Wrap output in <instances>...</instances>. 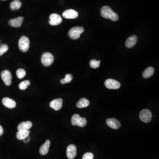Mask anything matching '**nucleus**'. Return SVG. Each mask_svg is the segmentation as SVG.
I'll list each match as a JSON object with an SVG mask.
<instances>
[{"label": "nucleus", "instance_id": "obj_18", "mask_svg": "<svg viewBox=\"0 0 159 159\" xmlns=\"http://www.w3.org/2000/svg\"><path fill=\"white\" fill-rule=\"evenodd\" d=\"M90 102L89 100L85 98H82L79 100L76 104V106L78 108H82L89 106Z\"/></svg>", "mask_w": 159, "mask_h": 159}, {"label": "nucleus", "instance_id": "obj_9", "mask_svg": "<svg viewBox=\"0 0 159 159\" xmlns=\"http://www.w3.org/2000/svg\"><path fill=\"white\" fill-rule=\"evenodd\" d=\"M62 16L64 18L68 19H75L78 16V12L74 10H68L63 12Z\"/></svg>", "mask_w": 159, "mask_h": 159}, {"label": "nucleus", "instance_id": "obj_31", "mask_svg": "<svg viewBox=\"0 0 159 159\" xmlns=\"http://www.w3.org/2000/svg\"><path fill=\"white\" fill-rule=\"evenodd\" d=\"M3 133H4V129H3L2 126L0 125V136L2 135Z\"/></svg>", "mask_w": 159, "mask_h": 159}, {"label": "nucleus", "instance_id": "obj_17", "mask_svg": "<svg viewBox=\"0 0 159 159\" xmlns=\"http://www.w3.org/2000/svg\"><path fill=\"white\" fill-rule=\"evenodd\" d=\"M50 141L47 140L45 143L42 145L40 149V153L42 155H45L48 154L50 148Z\"/></svg>", "mask_w": 159, "mask_h": 159}, {"label": "nucleus", "instance_id": "obj_20", "mask_svg": "<svg viewBox=\"0 0 159 159\" xmlns=\"http://www.w3.org/2000/svg\"><path fill=\"white\" fill-rule=\"evenodd\" d=\"M29 130H20L16 134V138L18 140H22L27 136L29 135Z\"/></svg>", "mask_w": 159, "mask_h": 159}, {"label": "nucleus", "instance_id": "obj_13", "mask_svg": "<svg viewBox=\"0 0 159 159\" xmlns=\"http://www.w3.org/2000/svg\"><path fill=\"white\" fill-rule=\"evenodd\" d=\"M2 102L4 106L10 109L15 108L16 106V103L15 101L14 100L8 97L3 98L2 99Z\"/></svg>", "mask_w": 159, "mask_h": 159}, {"label": "nucleus", "instance_id": "obj_1", "mask_svg": "<svg viewBox=\"0 0 159 159\" xmlns=\"http://www.w3.org/2000/svg\"><path fill=\"white\" fill-rule=\"evenodd\" d=\"M101 14L104 18L110 19L113 21H117L119 19L118 14L113 11L108 6H103L101 9Z\"/></svg>", "mask_w": 159, "mask_h": 159}, {"label": "nucleus", "instance_id": "obj_25", "mask_svg": "<svg viewBox=\"0 0 159 159\" xmlns=\"http://www.w3.org/2000/svg\"><path fill=\"white\" fill-rule=\"evenodd\" d=\"M25 75L26 72L24 69H19L16 71V76L19 79H23Z\"/></svg>", "mask_w": 159, "mask_h": 159}, {"label": "nucleus", "instance_id": "obj_21", "mask_svg": "<svg viewBox=\"0 0 159 159\" xmlns=\"http://www.w3.org/2000/svg\"><path fill=\"white\" fill-rule=\"evenodd\" d=\"M22 3L19 0H14L11 3L10 8L12 10H17L20 8Z\"/></svg>", "mask_w": 159, "mask_h": 159}, {"label": "nucleus", "instance_id": "obj_6", "mask_svg": "<svg viewBox=\"0 0 159 159\" xmlns=\"http://www.w3.org/2000/svg\"><path fill=\"white\" fill-rule=\"evenodd\" d=\"M105 85L107 89H119L121 84L119 81L114 79H108L105 82Z\"/></svg>", "mask_w": 159, "mask_h": 159}, {"label": "nucleus", "instance_id": "obj_4", "mask_svg": "<svg viewBox=\"0 0 159 159\" xmlns=\"http://www.w3.org/2000/svg\"><path fill=\"white\" fill-rule=\"evenodd\" d=\"M54 57L51 53L46 52L42 56L41 62L45 66H49L53 64Z\"/></svg>", "mask_w": 159, "mask_h": 159}, {"label": "nucleus", "instance_id": "obj_8", "mask_svg": "<svg viewBox=\"0 0 159 159\" xmlns=\"http://www.w3.org/2000/svg\"><path fill=\"white\" fill-rule=\"evenodd\" d=\"M62 19L59 14L53 13L49 17V24L52 26H56L61 24Z\"/></svg>", "mask_w": 159, "mask_h": 159}, {"label": "nucleus", "instance_id": "obj_3", "mask_svg": "<svg viewBox=\"0 0 159 159\" xmlns=\"http://www.w3.org/2000/svg\"><path fill=\"white\" fill-rule=\"evenodd\" d=\"M18 46L21 51L26 52L29 48V40L25 36H22L18 42Z\"/></svg>", "mask_w": 159, "mask_h": 159}, {"label": "nucleus", "instance_id": "obj_2", "mask_svg": "<svg viewBox=\"0 0 159 159\" xmlns=\"http://www.w3.org/2000/svg\"><path fill=\"white\" fill-rule=\"evenodd\" d=\"M84 31V28L81 27H75L72 28L69 32V35L72 40H77L80 37L81 34Z\"/></svg>", "mask_w": 159, "mask_h": 159}, {"label": "nucleus", "instance_id": "obj_10", "mask_svg": "<svg viewBox=\"0 0 159 159\" xmlns=\"http://www.w3.org/2000/svg\"><path fill=\"white\" fill-rule=\"evenodd\" d=\"M66 154L69 159H73L76 155V148L75 145L71 144L68 146L66 150Z\"/></svg>", "mask_w": 159, "mask_h": 159}, {"label": "nucleus", "instance_id": "obj_15", "mask_svg": "<svg viewBox=\"0 0 159 159\" xmlns=\"http://www.w3.org/2000/svg\"><path fill=\"white\" fill-rule=\"evenodd\" d=\"M138 40V38L135 35H133L129 37L125 42L126 46L127 48H131L134 46Z\"/></svg>", "mask_w": 159, "mask_h": 159}, {"label": "nucleus", "instance_id": "obj_7", "mask_svg": "<svg viewBox=\"0 0 159 159\" xmlns=\"http://www.w3.org/2000/svg\"><path fill=\"white\" fill-rule=\"evenodd\" d=\"M1 77L2 80L6 85L10 86L12 84V76L10 71L5 70L1 73Z\"/></svg>", "mask_w": 159, "mask_h": 159}, {"label": "nucleus", "instance_id": "obj_27", "mask_svg": "<svg viewBox=\"0 0 159 159\" xmlns=\"http://www.w3.org/2000/svg\"><path fill=\"white\" fill-rule=\"evenodd\" d=\"M87 124V120L85 118H81L78 122L77 126L80 127H83L85 126Z\"/></svg>", "mask_w": 159, "mask_h": 159}, {"label": "nucleus", "instance_id": "obj_32", "mask_svg": "<svg viewBox=\"0 0 159 159\" xmlns=\"http://www.w3.org/2000/svg\"><path fill=\"white\" fill-rule=\"evenodd\" d=\"M61 83V84H62V85H64V84H66V81H65V79H61V80L60 81Z\"/></svg>", "mask_w": 159, "mask_h": 159}, {"label": "nucleus", "instance_id": "obj_33", "mask_svg": "<svg viewBox=\"0 0 159 159\" xmlns=\"http://www.w3.org/2000/svg\"><path fill=\"white\" fill-rule=\"evenodd\" d=\"M2 1H5V0H2Z\"/></svg>", "mask_w": 159, "mask_h": 159}, {"label": "nucleus", "instance_id": "obj_5", "mask_svg": "<svg viewBox=\"0 0 159 159\" xmlns=\"http://www.w3.org/2000/svg\"><path fill=\"white\" fill-rule=\"evenodd\" d=\"M140 118L143 122L149 123L151 121L152 115L151 112L148 109H144L140 113Z\"/></svg>", "mask_w": 159, "mask_h": 159}, {"label": "nucleus", "instance_id": "obj_29", "mask_svg": "<svg viewBox=\"0 0 159 159\" xmlns=\"http://www.w3.org/2000/svg\"><path fill=\"white\" fill-rule=\"evenodd\" d=\"M73 76L72 75L70 74H67L66 75L65 79V81L66 82V83H69L72 81V80H73Z\"/></svg>", "mask_w": 159, "mask_h": 159}, {"label": "nucleus", "instance_id": "obj_28", "mask_svg": "<svg viewBox=\"0 0 159 159\" xmlns=\"http://www.w3.org/2000/svg\"><path fill=\"white\" fill-rule=\"evenodd\" d=\"M82 159H94V155L91 153H87L83 155Z\"/></svg>", "mask_w": 159, "mask_h": 159}, {"label": "nucleus", "instance_id": "obj_24", "mask_svg": "<svg viewBox=\"0 0 159 159\" xmlns=\"http://www.w3.org/2000/svg\"><path fill=\"white\" fill-rule=\"evenodd\" d=\"M100 61H97L96 59H92L90 61V66L91 68L97 69L100 66Z\"/></svg>", "mask_w": 159, "mask_h": 159}, {"label": "nucleus", "instance_id": "obj_11", "mask_svg": "<svg viewBox=\"0 0 159 159\" xmlns=\"http://www.w3.org/2000/svg\"><path fill=\"white\" fill-rule=\"evenodd\" d=\"M106 124L108 126L114 129H118L120 127V122L115 118L108 119L106 121Z\"/></svg>", "mask_w": 159, "mask_h": 159}, {"label": "nucleus", "instance_id": "obj_22", "mask_svg": "<svg viewBox=\"0 0 159 159\" xmlns=\"http://www.w3.org/2000/svg\"><path fill=\"white\" fill-rule=\"evenodd\" d=\"M30 85V82L29 81L26 80L22 81L19 85V87L20 89L22 90L26 89L28 86Z\"/></svg>", "mask_w": 159, "mask_h": 159}, {"label": "nucleus", "instance_id": "obj_16", "mask_svg": "<svg viewBox=\"0 0 159 159\" xmlns=\"http://www.w3.org/2000/svg\"><path fill=\"white\" fill-rule=\"evenodd\" d=\"M32 126V122L30 121L22 122L17 127L18 131L20 130H29Z\"/></svg>", "mask_w": 159, "mask_h": 159}, {"label": "nucleus", "instance_id": "obj_26", "mask_svg": "<svg viewBox=\"0 0 159 159\" xmlns=\"http://www.w3.org/2000/svg\"><path fill=\"white\" fill-rule=\"evenodd\" d=\"M9 47L5 44H3L0 46V56L8 51Z\"/></svg>", "mask_w": 159, "mask_h": 159}, {"label": "nucleus", "instance_id": "obj_12", "mask_svg": "<svg viewBox=\"0 0 159 159\" xmlns=\"http://www.w3.org/2000/svg\"><path fill=\"white\" fill-rule=\"evenodd\" d=\"M63 100L62 99H55L52 101L50 104V106L51 108L55 111H59L62 108Z\"/></svg>", "mask_w": 159, "mask_h": 159}, {"label": "nucleus", "instance_id": "obj_30", "mask_svg": "<svg viewBox=\"0 0 159 159\" xmlns=\"http://www.w3.org/2000/svg\"><path fill=\"white\" fill-rule=\"evenodd\" d=\"M25 143H28L30 141V136L29 135L27 136L25 139L23 140Z\"/></svg>", "mask_w": 159, "mask_h": 159}, {"label": "nucleus", "instance_id": "obj_34", "mask_svg": "<svg viewBox=\"0 0 159 159\" xmlns=\"http://www.w3.org/2000/svg\"><path fill=\"white\" fill-rule=\"evenodd\" d=\"M0 44H1V41H0Z\"/></svg>", "mask_w": 159, "mask_h": 159}, {"label": "nucleus", "instance_id": "obj_14", "mask_svg": "<svg viewBox=\"0 0 159 159\" xmlns=\"http://www.w3.org/2000/svg\"><path fill=\"white\" fill-rule=\"evenodd\" d=\"M24 20V17L22 16L17 17L15 19H11L9 21V25L14 27H19L21 26Z\"/></svg>", "mask_w": 159, "mask_h": 159}, {"label": "nucleus", "instance_id": "obj_23", "mask_svg": "<svg viewBox=\"0 0 159 159\" xmlns=\"http://www.w3.org/2000/svg\"><path fill=\"white\" fill-rule=\"evenodd\" d=\"M81 117L78 114H75L72 116L71 119L72 124L73 126H77L78 122L80 120Z\"/></svg>", "mask_w": 159, "mask_h": 159}, {"label": "nucleus", "instance_id": "obj_19", "mask_svg": "<svg viewBox=\"0 0 159 159\" xmlns=\"http://www.w3.org/2000/svg\"><path fill=\"white\" fill-rule=\"evenodd\" d=\"M154 73V69L153 67H149L145 69L143 73V76L145 79L152 76Z\"/></svg>", "mask_w": 159, "mask_h": 159}]
</instances>
